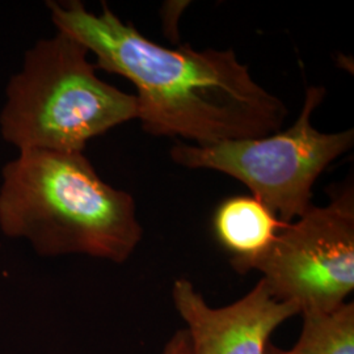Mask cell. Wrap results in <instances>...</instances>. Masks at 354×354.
<instances>
[{
  "instance_id": "cell-1",
  "label": "cell",
  "mask_w": 354,
  "mask_h": 354,
  "mask_svg": "<svg viewBox=\"0 0 354 354\" xmlns=\"http://www.w3.org/2000/svg\"><path fill=\"white\" fill-rule=\"evenodd\" d=\"M57 32L96 57V68L127 77L137 89L146 133L210 146L279 131L288 108L261 87L232 49H169L124 23L102 3L93 13L79 0L48 1Z\"/></svg>"
},
{
  "instance_id": "cell-2",
  "label": "cell",
  "mask_w": 354,
  "mask_h": 354,
  "mask_svg": "<svg viewBox=\"0 0 354 354\" xmlns=\"http://www.w3.org/2000/svg\"><path fill=\"white\" fill-rule=\"evenodd\" d=\"M0 230L41 256L87 254L122 264L143 230L134 198L105 183L83 152L28 150L3 167Z\"/></svg>"
},
{
  "instance_id": "cell-3",
  "label": "cell",
  "mask_w": 354,
  "mask_h": 354,
  "mask_svg": "<svg viewBox=\"0 0 354 354\" xmlns=\"http://www.w3.org/2000/svg\"><path fill=\"white\" fill-rule=\"evenodd\" d=\"M88 54L62 32L26 51L6 88L3 140L19 152H84L89 140L136 120V95L102 80Z\"/></svg>"
},
{
  "instance_id": "cell-4",
  "label": "cell",
  "mask_w": 354,
  "mask_h": 354,
  "mask_svg": "<svg viewBox=\"0 0 354 354\" xmlns=\"http://www.w3.org/2000/svg\"><path fill=\"white\" fill-rule=\"evenodd\" d=\"M326 92L324 87L306 89L301 114L286 130L210 146L177 142L169 156L181 167L213 169L239 180L252 197L289 225L313 205L317 177L353 146V129L322 133L313 127L311 117Z\"/></svg>"
},
{
  "instance_id": "cell-5",
  "label": "cell",
  "mask_w": 354,
  "mask_h": 354,
  "mask_svg": "<svg viewBox=\"0 0 354 354\" xmlns=\"http://www.w3.org/2000/svg\"><path fill=\"white\" fill-rule=\"evenodd\" d=\"M250 270L260 272L270 294L297 304L301 314L345 304L354 290L353 185L286 225L244 273Z\"/></svg>"
},
{
  "instance_id": "cell-6",
  "label": "cell",
  "mask_w": 354,
  "mask_h": 354,
  "mask_svg": "<svg viewBox=\"0 0 354 354\" xmlns=\"http://www.w3.org/2000/svg\"><path fill=\"white\" fill-rule=\"evenodd\" d=\"M171 295L185 323L192 354H266L276 329L301 314L297 304L277 301L261 279L223 307H212L187 279L174 282Z\"/></svg>"
},
{
  "instance_id": "cell-7",
  "label": "cell",
  "mask_w": 354,
  "mask_h": 354,
  "mask_svg": "<svg viewBox=\"0 0 354 354\" xmlns=\"http://www.w3.org/2000/svg\"><path fill=\"white\" fill-rule=\"evenodd\" d=\"M216 239L231 253L234 270L244 274L253 260L260 257L286 226L254 197L235 196L225 200L215 210Z\"/></svg>"
},
{
  "instance_id": "cell-8",
  "label": "cell",
  "mask_w": 354,
  "mask_h": 354,
  "mask_svg": "<svg viewBox=\"0 0 354 354\" xmlns=\"http://www.w3.org/2000/svg\"><path fill=\"white\" fill-rule=\"evenodd\" d=\"M298 342L272 354H354V302L346 301L330 311H307Z\"/></svg>"
},
{
  "instance_id": "cell-9",
  "label": "cell",
  "mask_w": 354,
  "mask_h": 354,
  "mask_svg": "<svg viewBox=\"0 0 354 354\" xmlns=\"http://www.w3.org/2000/svg\"><path fill=\"white\" fill-rule=\"evenodd\" d=\"M162 354H192L189 337L185 328L177 329L165 344Z\"/></svg>"
},
{
  "instance_id": "cell-10",
  "label": "cell",
  "mask_w": 354,
  "mask_h": 354,
  "mask_svg": "<svg viewBox=\"0 0 354 354\" xmlns=\"http://www.w3.org/2000/svg\"><path fill=\"white\" fill-rule=\"evenodd\" d=\"M270 346H272V344L268 346V351H266V354H272V351H270Z\"/></svg>"
}]
</instances>
